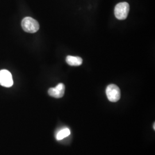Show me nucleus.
I'll use <instances>...</instances> for the list:
<instances>
[{
	"label": "nucleus",
	"instance_id": "6",
	"mask_svg": "<svg viewBox=\"0 0 155 155\" xmlns=\"http://www.w3.org/2000/svg\"><path fill=\"white\" fill-rule=\"evenodd\" d=\"M66 62L71 66H79L82 64V59L81 57L67 56L66 59Z\"/></svg>",
	"mask_w": 155,
	"mask_h": 155
},
{
	"label": "nucleus",
	"instance_id": "3",
	"mask_svg": "<svg viewBox=\"0 0 155 155\" xmlns=\"http://www.w3.org/2000/svg\"><path fill=\"white\" fill-rule=\"evenodd\" d=\"M106 94L108 100L112 102H116L121 98L120 89L116 84H109L106 87Z\"/></svg>",
	"mask_w": 155,
	"mask_h": 155
},
{
	"label": "nucleus",
	"instance_id": "4",
	"mask_svg": "<svg viewBox=\"0 0 155 155\" xmlns=\"http://www.w3.org/2000/svg\"><path fill=\"white\" fill-rule=\"evenodd\" d=\"M13 84L11 73L8 70L0 71V84L5 87H10Z\"/></svg>",
	"mask_w": 155,
	"mask_h": 155
},
{
	"label": "nucleus",
	"instance_id": "5",
	"mask_svg": "<svg viewBox=\"0 0 155 155\" xmlns=\"http://www.w3.org/2000/svg\"><path fill=\"white\" fill-rule=\"evenodd\" d=\"M65 91V86L63 83H59L55 87H52L48 90V94L51 97L55 98H61L63 97Z\"/></svg>",
	"mask_w": 155,
	"mask_h": 155
},
{
	"label": "nucleus",
	"instance_id": "1",
	"mask_svg": "<svg viewBox=\"0 0 155 155\" xmlns=\"http://www.w3.org/2000/svg\"><path fill=\"white\" fill-rule=\"evenodd\" d=\"M21 26L23 30L28 33H35L39 29V22L31 17H26L22 20Z\"/></svg>",
	"mask_w": 155,
	"mask_h": 155
},
{
	"label": "nucleus",
	"instance_id": "2",
	"mask_svg": "<svg viewBox=\"0 0 155 155\" xmlns=\"http://www.w3.org/2000/svg\"><path fill=\"white\" fill-rule=\"evenodd\" d=\"M129 9L130 7L127 2H123L118 3L114 8L115 16L120 20L126 19L129 12Z\"/></svg>",
	"mask_w": 155,
	"mask_h": 155
},
{
	"label": "nucleus",
	"instance_id": "7",
	"mask_svg": "<svg viewBox=\"0 0 155 155\" xmlns=\"http://www.w3.org/2000/svg\"><path fill=\"white\" fill-rule=\"evenodd\" d=\"M71 134L70 130L68 128H64L61 130L56 136V139L58 140H61L64 138L68 137Z\"/></svg>",
	"mask_w": 155,
	"mask_h": 155
},
{
	"label": "nucleus",
	"instance_id": "8",
	"mask_svg": "<svg viewBox=\"0 0 155 155\" xmlns=\"http://www.w3.org/2000/svg\"><path fill=\"white\" fill-rule=\"evenodd\" d=\"M155 123H154V124H153V129H154V130H155Z\"/></svg>",
	"mask_w": 155,
	"mask_h": 155
}]
</instances>
